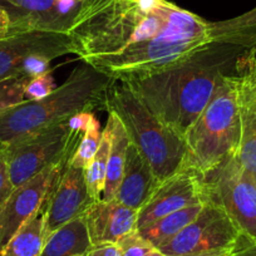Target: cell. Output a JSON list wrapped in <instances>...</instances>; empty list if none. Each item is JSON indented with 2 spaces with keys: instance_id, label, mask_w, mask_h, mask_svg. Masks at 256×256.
<instances>
[{
  "instance_id": "35",
  "label": "cell",
  "mask_w": 256,
  "mask_h": 256,
  "mask_svg": "<svg viewBox=\"0 0 256 256\" xmlns=\"http://www.w3.org/2000/svg\"><path fill=\"white\" fill-rule=\"evenodd\" d=\"M8 32H0V39H3L4 36H6Z\"/></svg>"
},
{
  "instance_id": "36",
  "label": "cell",
  "mask_w": 256,
  "mask_h": 256,
  "mask_svg": "<svg viewBox=\"0 0 256 256\" xmlns=\"http://www.w3.org/2000/svg\"><path fill=\"white\" fill-rule=\"evenodd\" d=\"M254 181H255V186H256V174H255V176H254Z\"/></svg>"
},
{
  "instance_id": "26",
  "label": "cell",
  "mask_w": 256,
  "mask_h": 256,
  "mask_svg": "<svg viewBox=\"0 0 256 256\" xmlns=\"http://www.w3.org/2000/svg\"><path fill=\"white\" fill-rule=\"evenodd\" d=\"M52 59L43 54H32L22 64V68L19 70L18 74L24 76L29 80H34L36 77L52 72L50 68Z\"/></svg>"
},
{
  "instance_id": "12",
  "label": "cell",
  "mask_w": 256,
  "mask_h": 256,
  "mask_svg": "<svg viewBox=\"0 0 256 256\" xmlns=\"http://www.w3.org/2000/svg\"><path fill=\"white\" fill-rule=\"evenodd\" d=\"M92 202L86 184L84 170L74 167L68 161L46 198V235L82 218Z\"/></svg>"
},
{
  "instance_id": "34",
  "label": "cell",
  "mask_w": 256,
  "mask_h": 256,
  "mask_svg": "<svg viewBox=\"0 0 256 256\" xmlns=\"http://www.w3.org/2000/svg\"><path fill=\"white\" fill-rule=\"evenodd\" d=\"M146 256H166V255H164V254L162 252V251H160L158 248H152V250L150 251V252L147 254Z\"/></svg>"
},
{
  "instance_id": "30",
  "label": "cell",
  "mask_w": 256,
  "mask_h": 256,
  "mask_svg": "<svg viewBox=\"0 0 256 256\" xmlns=\"http://www.w3.org/2000/svg\"><path fill=\"white\" fill-rule=\"evenodd\" d=\"M88 256H123L117 244H98L90 246Z\"/></svg>"
},
{
  "instance_id": "24",
  "label": "cell",
  "mask_w": 256,
  "mask_h": 256,
  "mask_svg": "<svg viewBox=\"0 0 256 256\" xmlns=\"http://www.w3.org/2000/svg\"><path fill=\"white\" fill-rule=\"evenodd\" d=\"M102 132L103 131H100V122L96 118L92 124L83 134L77 150L73 154V156L70 157V164H73L74 167H78V168L84 170L90 164V162L92 161L98 147H100V140H102Z\"/></svg>"
},
{
  "instance_id": "11",
  "label": "cell",
  "mask_w": 256,
  "mask_h": 256,
  "mask_svg": "<svg viewBox=\"0 0 256 256\" xmlns=\"http://www.w3.org/2000/svg\"><path fill=\"white\" fill-rule=\"evenodd\" d=\"M32 54L53 59L74 54L70 34L63 32L32 30L6 34L0 39V82L18 74L23 62Z\"/></svg>"
},
{
  "instance_id": "15",
  "label": "cell",
  "mask_w": 256,
  "mask_h": 256,
  "mask_svg": "<svg viewBox=\"0 0 256 256\" xmlns=\"http://www.w3.org/2000/svg\"><path fill=\"white\" fill-rule=\"evenodd\" d=\"M160 181L136 146L130 144L124 168L114 198L134 210H141L148 201Z\"/></svg>"
},
{
  "instance_id": "25",
  "label": "cell",
  "mask_w": 256,
  "mask_h": 256,
  "mask_svg": "<svg viewBox=\"0 0 256 256\" xmlns=\"http://www.w3.org/2000/svg\"><path fill=\"white\" fill-rule=\"evenodd\" d=\"M116 244L120 248L123 256H146L154 248L137 230L120 238Z\"/></svg>"
},
{
  "instance_id": "1",
  "label": "cell",
  "mask_w": 256,
  "mask_h": 256,
  "mask_svg": "<svg viewBox=\"0 0 256 256\" xmlns=\"http://www.w3.org/2000/svg\"><path fill=\"white\" fill-rule=\"evenodd\" d=\"M67 33L83 63L124 83L181 66L214 44L208 22L167 0H80Z\"/></svg>"
},
{
  "instance_id": "31",
  "label": "cell",
  "mask_w": 256,
  "mask_h": 256,
  "mask_svg": "<svg viewBox=\"0 0 256 256\" xmlns=\"http://www.w3.org/2000/svg\"><path fill=\"white\" fill-rule=\"evenodd\" d=\"M231 256H256V242L242 235Z\"/></svg>"
},
{
  "instance_id": "33",
  "label": "cell",
  "mask_w": 256,
  "mask_h": 256,
  "mask_svg": "<svg viewBox=\"0 0 256 256\" xmlns=\"http://www.w3.org/2000/svg\"><path fill=\"white\" fill-rule=\"evenodd\" d=\"M232 250H224V251H218V252H208V254H200V255H190V256H231Z\"/></svg>"
},
{
  "instance_id": "6",
  "label": "cell",
  "mask_w": 256,
  "mask_h": 256,
  "mask_svg": "<svg viewBox=\"0 0 256 256\" xmlns=\"http://www.w3.org/2000/svg\"><path fill=\"white\" fill-rule=\"evenodd\" d=\"M82 136L70 131L67 123L63 122L2 148L14 187L26 184L46 167L70 158Z\"/></svg>"
},
{
  "instance_id": "14",
  "label": "cell",
  "mask_w": 256,
  "mask_h": 256,
  "mask_svg": "<svg viewBox=\"0 0 256 256\" xmlns=\"http://www.w3.org/2000/svg\"><path fill=\"white\" fill-rule=\"evenodd\" d=\"M9 16L8 34L46 30L67 33L70 24L58 16L56 0H0Z\"/></svg>"
},
{
  "instance_id": "8",
  "label": "cell",
  "mask_w": 256,
  "mask_h": 256,
  "mask_svg": "<svg viewBox=\"0 0 256 256\" xmlns=\"http://www.w3.org/2000/svg\"><path fill=\"white\" fill-rule=\"evenodd\" d=\"M206 180L212 198L225 208L242 235L256 242V186L252 174L234 157Z\"/></svg>"
},
{
  "instance_id": "20",
  "label": "cell",
  "mask_w": 256,
  "mask_h": 256,
  "mask_svg": "<svg viewBox=\"0 0 256 256\" xmlns=\"http://www.w3.org/2000/svg\"><path fill=\"white\" fill-rule=\"evenodd\" d=\"M206 202L198 204V205L188 206V208H184L182 210L174 211V212L168 214V215L138 228L137 231L154 248H158L160 246H162L167 241L171 240L172 238H174L177 234L181 232L200 214Z\"/></svg>"
},
{
  "instance_id": "23",
  "label": "cell",
  "mask_w": 256,
  "mask_h": 256,
  "mask_svg": "<svg viewBox=\"0 0 256 256\" xmlns=\"http://www.w3.org/2000/svg\"><path fill=\"white\" fill-rule=\"evenodd\" d=\"M241 110V108H240ZM238 160L248 174H256V113L241 110V137Z\"/></svg>"
},
{
  "instance_id": "21",
  "label": "cell",
  "mask_w": 256,
  "mask_h": 256,
  "mask_svg": "<svg viewBox=\"0 0 256 256\" xmlns=\"http://www.w3.org/2000/svg\"><path fill=\"white\" fill-rule=\"evenodd\" d=\"M234 70L240 108L256 113V48L238 54Z\"/></svg>"
},
{
  "instance_id": "3",
  "label": "cell",
  "mask_w": 256,
  "mask_h": 256,
  "mask_svg": "<svg viewBox=\"0 0 256 256\" xmlns=\"http://www.w3.org/2000/svg\"><path fill=\"white\" fill-rule=\"evenodd\" d=\"M113 82L83 63L52 94L0 110V150L66 122L76 113L107 110L108 90Z\"/></svg>"
},
{
  "instance_id": "28",
  "label": "cell",
  "mask_w": 256,
  "mask_h": 256,
  "mask_svg": "<svg viewBox=\"0 0 256 256\" xmlns=\"http://www.w3.org/2000/svg\"><path fill=\"white\" fill-rule=\"evenodd\" d=\"M14 184L12 182L10 172H9L8 161L3 150H0V208L6 204L12 192L14 191Z\"/></svg>"
},
{
  "instance_id": "10",
  "label": "cell",
  "mask_w": 256,
  "mask_h": 256,
  "mask_svg": "<svg viewBox=\"0 0 256 256\" xmlns=\"http://www.w3.org/2000/svg\"><path fill=\"white\" fill-rule=\"evenodd\" d=\"M70 160L46 167L26 184L14 188L0 208V251L43 205L52 186Z\"/></svg>"
},
{
  "instance_id": "2",
  "label": "cell",
  "mask_w": 256,
  "mask_h": 256,
  "mask_svg": "<svg viewBox=\"0 0 256 256\" xmlns=\"http://www.w3.org/2000/svg\"><path fill=\"white\" fill-rule=\"evenodd\" d=\"M241 54L214 43L186 63L151 77L122 82L168 128L184 138L212 98L226 74V67Z\"/></svg>"
},
{
  "instance_id": "9",
  "label": "cell",
  "mask_w": 256,
  "mask_h": 256,
  "mask_svg": "<svg viewBox=\"0 0 256 256\" xmlns=\"http://www.w3.org/2000/svg\"><path fill=\"white\" fill-rule=\"evenodd\" d=\"M210 198L211 188L208 180L195 170L184 166L160 182L148 201L138 210L137 230L168 214L206 202Z\"/></svg>"
},
{
  "instance_id": "27",
  "label": "cell",
  "mask_w": 256,
  "mask_h": 256,
  "mask_svg": "<svg viewBox=\"0 0 256 256\" xmlns=\"http://www.w3.org/2000/svg\"><path fill=\"white\" fill-rule=\"evenodd\" d=\"M56 86L54 83V78L52 72L46 73V74L36 77L34 80H29L26 90V100H42L46 96L52 94L56 90Z\"/></svg>"
},
{
  "instance_id": "17",
  "label": "cell",
  "mask_w": 256,
  "mask_h": 256,
  "mask_svg": "<svg viewBox=\"0 0 256 256\" xmlns=\"http://www.w3.org/2000/svg\"><path fill=\"white\" fill-rule=\"evenodd\" d=\"M212 43L228 46L240 53L256 48V6L235 18L210 23Z\"/></svg>"
},
{
  "instance_id": "13",
  "label": "cell",
  "mask_w": 256,
  "mask_h": 256,
  "mask_svg": "<svg viewBox=\"0 0 256 256\" xmlns=\"http://www.w3.org/2000/svg\"><path fill=\"white\" fill-rule=\"evenodd\" d=\"M138 211L113 200L93 201L83 214L92 245L116 244L120 238L137 230Z\"/></svg>"
},
{
  "instance_id": "5",
  "label": "cell",
  "mask_w": 256,
  "mask_h": 256,
  "mask_svg": "<svg viewBox=\"0 0 256 256\" xmlns=\"http://www.w3.org/2000/svg\"><path fill=\"white\" fill-rule=\"evenodd\" d=\"M107 110L120 117L131 144L148 162L160 182L184 166L187 152L184 138L164 126L127 84L113 82L108 90Z\"/></svg>"
},
{
  "instance_id": "29",
  "label": "cell",
  "mask_w": 256,
  "mask_h": 256,
  "mask_svg": "<svg viewBox=\"0 0 256 256\" xmlns=\"http://www.w3.org/2000/svg\"><path fill=\"white\" fill-rule=\"evenodd\" d=\"M80 4V0H56V10L58 16L70 26Z\"/></svg>"
},
{
  "instance_id": "7",
  "label": "cell",
  "mask_w": 256,
  "mask_h": 256,
  "mask_svg": "<svg viewBox=\"0 0 256 256\" xmlns=\"http://www.w3.org/2000/svg\"><path fill=\"white\" fill-rule=\"evenodd\" d=\"M242 236L225 208L212 198L181 232L158 250L166 256H190L232 250Z\"/></svg>"
},
{
  "instance_id": "16",
  "label": "cell",
  "mask_w": 256,
  "mask_h": 256,
  "mask_svg": "<svg viewBox=\"0 0 256 256\" xmlns=\"http://www.w3.org/2000/svg\"><path fill=\"white\" fill-rule=\"evenodd\" d=\"M106 127L108 128L110 137V147L108 154L107 174H106L104 190H103L102 200H113L120 186V178L124 168L126 156L128 147L131 144L130 137L122 120L112 110H108V120Z\"/></svg>"
},
{
  "instance_id": "32",
  "label": "cell",
  "mask_w": 256,
  "mask_h": 256,
  "mask_svg": "<svg viewBox=\"0 0 256 256\" xmlns=\"http://www.w3.org/2000/svg\"><path fill=\"white\" fill-rule=\"evenodd\" d=\"M9 28V16L4 6L0 3V32H8Z\"/></svg>"
},
{
  "instance_id": "4",
  "label": "cell",
  "mask_w": 256,
  "mask_h": 256,
  "mask_svg": "<svg viewBox=\"0 0 256 256\" xmlns=\"http://www.w3.org/2000/svg\"><path fill=\"white\" fill-rule=\"evenodd\" d=\"M241 137V110L234 74H226L212 98L184 136V166L205 178L228 160L238 157Z\"/></svg>"
},
{
  "instance_id": "22",
  "label": "cell",
  "mask_w": 256,
  "mask_h": 256,
  "mask_svg": "<svg viewBox=\"0 0 256 256\" xmlns=\"http://www.w3.org/2000/svg\"><path fill=\"white\" fill-rule=\"evenodd\" d=\"M110 147V137L108 128L106 127L102 132V140H100V147H98L94 157L84 168L86 184H87L88 194L93 201H98L102 198L106 184V174H107Z\"/></svg>"
},
{
  "instance_id": "19",
  "label": "cell",
  "mask_w": 256,
  "mask_h": 256,
  "mask_svg": "<svg viewBox=\"0 0 256 256\" xmlns=\"http://www.w3.org/2000/svg\"><path fill=\"white\" fill-rule=\"evenodd\" d=\"M90 246L83 218H78L46 238L40 256H88Z\"/></svg>"
},
{
  "instance_id": "18",
  "label": "cell",
  "mask_w": 256,
  "mask_h": 256,
  "mask_svg": "<svg viewBox=\"0 0 256 256\" xmlns=\"http://www.w3.org/2000/svg\"><path fill=\"white\" fill-rule=\"evenodd\" d=\"M48 198V196H46ZM46 198L39 210L2 248L0 256H40L46 238Z\"/></svg>"
}]
</instances>
